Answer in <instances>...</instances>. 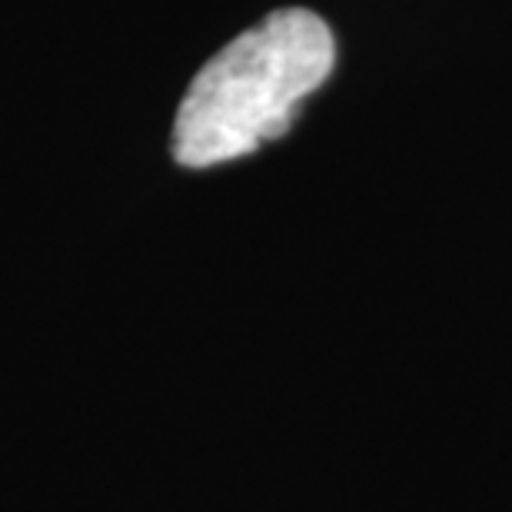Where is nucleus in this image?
I'll return each instance as SVG.
<instances>
[{"label":"nucleus","mask_w":512,"mask_h":512,"mask_svg":"<svg viewBox=\"0 0 512 512\" xmlns=\"http://www.w3.org/2000/svg\"><path fill=\"white\" fill-rule=\"evenodd\" d=\"M333 60L326 20L303 7L276 10L193 77L173 124V157L183 167H217L283 137L333 74Z\"/></svg>","instance_id":"nucleus-1"}]
</instances>
